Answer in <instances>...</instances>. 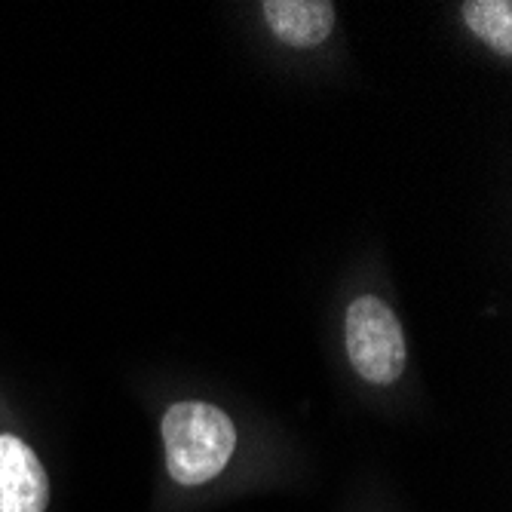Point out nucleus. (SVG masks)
Returning a JSON list of instances; mask_svg holds the SVG:
<instances>
[{"label":"nucleus","instance_id":"nucleus-1","mask_svg":"<svg viewBox=\"0 0 512 512\" xmlns=\"http://www.w3.org/2000/svg\"><path fill=\"white\" fill-rule=\"evenodd\" d=\"M166 473L178 488H200L218 479L237 451V427L230 414L203 399H184L166 408L163 424Z\"/></svg>","mask_w":512,"mask_h":512},{"label":"nucleus","instance_id":"nucleus-2","mask_svg":"<svg viewBox=\"0 0 512 512\" xmlns=\"http://www.w3.org/2000/svg\"><path fill=\"white\" fill-rule=\"evenodd\" d=\"M344 347L365 384L393 387L408 362L405 332L393 307L375 295L356 298L344 313Z\"/></svg>","mask_w":512,"mask_h":512},{"label":"nucleus","instance_id":"nucleus-3","mask_svg":"<svg viewBox=\"0 0 512 512\" xmlns=\"http://www.w3.org/2000/svg\"><path fill=\"white\" fill-rule=\"evenodd\" d=\"M53 482L34 445L16 430L0 399V512H46Z\"/></svg>","mask_w":512,"mask_h":512},{"label":"nucleus","instance_id":"nucleus-4","mask_svg":"<svg viewBox=\"0 0 512 512\" xmlns=\"http://www.w3.org/2000/svg\"><path fill=\"white\" fill-rule=\"evenodd\" d=\"M261 13L273 37L292 50L322 46L338 22V10L329 0H267Z\"/></svg>","mask_w":512,"mask_h":512},{"label":"nucleus","instance_id":"nucleus-5","mask_svg":"<svg viewBox=\"0 0 512 512\" xmlns=\"http://www.w3.org/2000/svg\"><path fill=\"white\" fill-rule=\"evenodd\" d=\"M463 22L500 59L512 56V4L509 0H470L463 4Z\"/></svg>","mask_w":512,"mask_h":512}]
</instances>
